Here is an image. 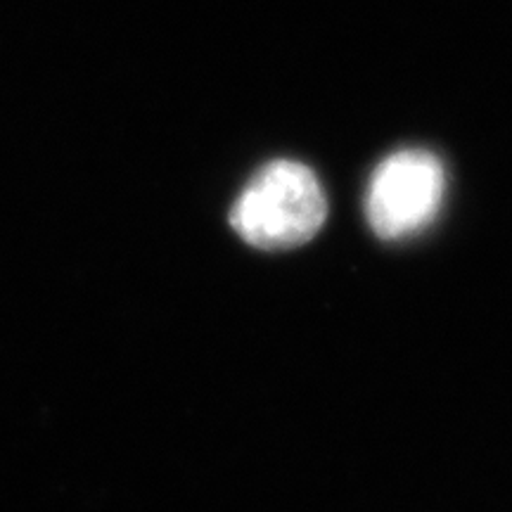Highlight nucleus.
<instances>
[{"label": "nucleus", "instance_id": "1", "mask_svg": "<svg viewBox=\"0 0 512 512\" xmlns=\"http://www.w3.org/2000/svg\"><path fill=\"white\" fill-rule=\"evenodd\" d=\"M328 216V202L309 166L278 159L266 164L230 211V226L259 249H290L309 242Z\"/></svg>", "mask_w": 512, "mask_h": 512}, {"label": "nucleus", "instance_id": "2", "mask_svg": "<svg viewBox=\"0 0 512 512\" xmlns=\"http://www.w3.org/2000/svg\"><path fill=\"white\" fill-rule=\"evenodd\" d=\"M444 166L427 150L389 155L370 178L366 216L384 240H401L430 226L444 197Z\"/></svg>", "mask_w": 512, "mask_h": 512}]
</instances>
